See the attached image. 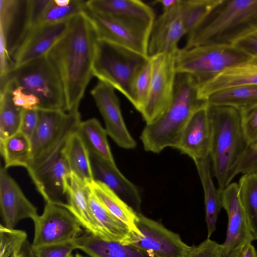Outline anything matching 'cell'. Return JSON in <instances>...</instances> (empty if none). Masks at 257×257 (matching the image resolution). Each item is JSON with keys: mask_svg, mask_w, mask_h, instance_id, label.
I'll use <instances>...</instances> for the list:
<instances>
[{"mask_svg": "<svg viewBox=\"0 0 257 257\" xmlns=\"http://www.w3.org/2000/svg\"><path fill=\"white\" fill-rule=\"evenodd\" d=\"M97 40L94 28L83 12L70 20L65 33L46 54L61 79L68 112L78 110L93 76Z\"/></svg>", "mask_w": 257, "mask_h": 257, "instance_id": "obj_1", "label": "cell"}, {"mask_svg": "<svg viewBox=\"0 0 257 257\" xmlns=\"http://www.w3.org/2000/svg\"><path fill=\"white\" fill-rule=\"evenodd\" d=\"M257 30V0H219L188 34L184 48L207 45H234Z\"/></svg>", "mask_w": 257, "mask_h": 257, "instance_id": "obj_2", "label": "cell"}, {"mask_svg": "<svg viewBox=\"0 0 257 257\" xmlns=\"http://www.w3.org/2000/svg\"><path fill=\"white\" fill-rule=\"evenodd\" d=\"M199 85L191 76L177 74L172 102L156 120L146 124L141 135L145 150L159 153L166 148H176L182 131L193 113L206 104L198 96Z\"/></svg>", "mask_w": 257, "mask_h": 257, "instance_id": "obj_3", "label": "cell"}, {"mask_svg": "<svg viewBox=\"0 0 257 257\" xmlns=\"http://www.w3.org/2000/svg\"><path fill=\"white\" fill-rule=\"evenodd\" d=\"M211 134V166L221 191L229 184L230 174L247 144L236 108L208 104Z\"/></svg>", "mask_w": 257, "mask_h": 257, "instance_id": "obj_4", "label": "cell"}, {"mask_svg": "<svg viewBox=\"0 0 257 257\" xmlns=\"http://www.w3.org/2000/svg\"><path fill=\"white\" fill-rule=\"evenodd\" d=\"M149 58L121 46L97 39L93 76L119 91L133 105L135 79Z\"/></svg>", "mask_w": 257, "mask_h": 257, "instance_id": "obj_5", "label": "cell"}, {"mask_svg": "<svg viewBox=\"0 0 257 257\" xmlns=\"http://www.w3.org/2000/svg\"><path fill=\"white\" fill-rule=\"evenodd\" d=\"M19 87L39 100V109L67 111L63 85L46 55L13 68L1 84Z\"/></svg>", "mask_w": 257, "mask_h": 257, "instance_id": "obj_6", "label": "cell"}, {"mask_svg": "<svg viewBox=\"0 0 257 257\" xmlns=\"http://www.w3.org/2000/svg\"><path fill=\"white\" fill-rule=\"evenodd\" d=\"M37 127L30 139L31 155L26 168L29 175L44 166L62 150L80 122L78 110L38 109Z\"/></svg>", "mask_w": 257, "mask_h": 257, "instance_id": "obj_7", "label": "cell"}, {"mask_svg": "<svg viewBox=\"0 0 257 257\" xmlns=\"http://www.w3.org/2000/svg\"><path fill=\"white\" fill-rule=\"evenodd\" d=\"M251 59L234 45H207L179 49L175 57L177 74L192 76L199 86L227 68Z\"/></svg>", "mask_w": 257, "mask_h": 257, "instance_id": "obj_8", "label": "cell"}, {"mask_svg": "<svg viewBox=\"0 0 257 257\" xmlns=\"http://www.w3.org/2000/svg\"><path fill=\"white\" fill-rule=\"evenodd\" d=\"M136 226L140 234L132 231L128 244L152 257H187L192 246L162 224L138 213Z\"/></svg>", "mask_w": 257, "mask_h": 257, "instance_id": "obj_9", "label": "cell"}, {"mask_svg": "<svg viewBox=\"0 0 257 257\" xmlns=\"http://www.w3.org/2000/svg\"><path fill=\"white\" fill-rule=\"evenodd\" d=\"M175 55L159 54L150 57L152 77L144 106L140 112L146 124L158 119L173 98L177 72Z\"/></svg>", "mask_w": 257, "mask_h": 257, "instance_id": "obj_10", "label": "cell"}, {"mask_svg": "<svg viewBox=\"0 0 257 257\" xmlns=\"http://www.w3.org/2000/svg\"><path fill=\"white\" fill-rule=\"evenodd\" d=\"M34 236L31 247L67 242L82 234V225L67 208L46 202L43 213L33 220Z\"/></svg>", "mask_w": 257, "mask_h": 257, "instance_id": "obj_11", "label": "cell"}, {"mask_svg": "<svg viewBox=\"0 0 257 257\" xmlns=\"http://www.w3.org/2000/svg\"><path fill=\"white\" fill-rule=\"evenodd\" d=\"M71 19L40 24L19 36L9 51L13 68L46 55L65 33Z\"/></svg>", "mask_w": 257, "mask_h": 257, "instance_id": "obj_12", "label": "cell"}, {"mask_svg": "<svg viewBox=\"0 0 257 257\" xmlns=\"http://www.w3.org/2000/svg\"><path fill=\"white\" fill-rule=\"evenodd\" d=\"M84 13L92 24L98 39L149 56L150 35L114 17L92 12L88 8Z\"/></svg>", "mask_w": 257, "mask_h": 257, "instance_id": "obj_13", "label": "cell"}, {"mask_svg": "<svg viewBox=\"0 0 257 257\" xmlns=\"http://www.w3.org/2000/svg\"><path fill=\"white\" fill-rule=\"evenodd\" d=\"M90 93L104 119L107 135L119 147L134 149L136 142L123 120L115 89L99 80Z\"/></svg>", "mask_w": 257, "mask_h": 257, "instance_id": "obj_14", "label": "cell"}, {"mask_svg": "<svg viewBox=\"0 0 257 257\" xmlns=\"http://www.w3.org/2000/svg\"><path fill=\"white\" fill-rule=\"evenodd\" d=\"M220 192L228 218L226 236L222 244L225 257L230 252L255 240L238 194V183H231Z\"/></svg>", "mask_w": 257, "mask_h": 257, "instance_id": "obj_15", "label": "cell"}, {"mask_svg": "<svg viewBox=\"0 0 257 257\" xmlns=\"http://www.w3.org/2000/svg\"><path fill=\"white\" fill-rule=\"evenodd\" d=\"M88 9L121 20L150 35L155 21L153 10L138 0H89Z\"/></svg>", "mask_w": 257, "mask_h": 257, "instance_id": "obj_16", "label": "cell"}, {"mask_svg": "<svg viewBox=\"0 0 257 257\" xmlns=\"http://www.w3.org/2000/svg\"><path fill=\"white\" fill-rule=\"evenodd\" d=\"M71 173L61 150L30 177L46 202L63 207L67 202V189Z\"/></svg>", "mask_w": 257, "mask_h": 257, "instance_id": "obj_17", "label": "cell"}, {"mask_svg": "<svg viewBox=\"0 0 257 257\" xmlns=\"http://www.w3.org/2000/svg\"><path fill=\"white\" fill-rule=\"evenodd\" d=\"M0 207L4 225L9 228H14L24 219L33 220L38 215L37 208L2 167L0 171Z\"/></svg>", "mask_w": 257, "mask_h": 257, "instance_id": "obj_18", "label": "cell"}, {"mask_svg": "<svg viewBox=\"0 0 257 257\" xmlns=\"http://www.w3.org/2000/svg\"><path fill=\"white\" fill-rule=\"evenodd\" d=\"M180 3L174 9L163 12L153 24L149 42V57L159 54L176 55L178 43L186 32L181 18Z\"/></svg>", "mask_w": 257, "mask_h": 257, "instance_id": "obj_19", "label": "cell"}, {"mask_svg": "<svg viewBox=\"0 0 257 257\" xmlns=\"http://www.w3.org/2000/svg\"><path fill=\"white\" fill-rule=\"evenodd\" d=\"M207 107V103L193 113L176 148L194 162L209 156L211 129Z\"/></svg>", "mask_w": 257, "mask_h": 257, "instance_id": "obj_20", "label": "cell"}, {"mask_svg": "<svg viewBox=\"0 0 257 257\" xmlns=\"http://www.w3.org/2000/svg\"><path fill=\"white\" fill-rule=\"evenodd\" d=\"M94 181L101 182L140 213L142 199L137 187L118 169L115 164L90 156Z\"/></svg>", "mask_w": 257, "mask_h": 257, "instance_id": "obj_21", "label": "cell"}, {"mask_svg": "<svg viewBox=\"0 0 257 257\" xmlns=\"http://www.w3.org/2000/svg\"><path fill=\"white\" fill-rule=\"evenodd\" d=\"M257 84V60L250 59L227 68L214 78L199 86V99L207 101L213 93L222 89Z\"/></svg>", "mask_w": 257, "mask_h": 257, "instance_id": "obj_22", "label": "cell"}, {"mask_svg": "<svg viewBox=\"0 0 257 257\" xmlns=\"http://www.w3.org/2000/svg\"><path fill=\"white\" fill-rule=\"evenodd\" d=\"M87 185L71 173L67 189V202L63 207L69 210L86 231L105 239L89 206Z\"/></svg>", "mask_w": 257, "mask_h": 257, "instance_id": "obj_23", "label": "cell"}, {"mask_svg": "<svg viewBox=\"0 0 257 257\" xmlns=\"http://www.w3.org/2000/svg\"><path fill=\"white\" fill-rule=\"evenodd\" d=\"M76 249L91 257H152L130 244L103 239L86 231L75 239Z\"/></svg>", "mask_w": 257, "mask_h": 257, "instance_id": "obj_24", "label": "cell"}, {"mask_svg": "<svg viewBox=\"0 0 257 257\" xmlns=\"http://www.w3.org/2000/svg\"><path fill=\"white\" fill-rule=\"evenodd\" d=\"M194 163L203 187L207 238H210L216 229L218 216L222 207L220 192L215 187L212 179L210 157Z\"/></svg>", "mask_w": 257, "mask_h": 257, "instance_id": "obj_25", "label": "cell"}, {"mask_svg": "<svg viewBox=\"0 0 257 257\" xmlns=\"http://www.w3.org/2000/svg\"><path fill=\"white\" fill-rule=\"evenodd\" d=\"M87 185L109 213L126 225L131 230L140 234L135 224L138 212L103 183L94 180Z\"/></svg>", "mask_w": 257, "mask_h": 257, "instance_id": "obj_26", "label": "cell"}, {"mask_svg": "<svg viewBox=\"0 0 257 257\" xmlns=\"http://www.w3.org/2000/svg\"><path fill=\"white\" fill-rule=\"evenodd\" d=\"M87 187L90 210L103 233L105 239L128 244L132 231L109 213L92 192L88 185Z\"/></svg>", "mask_w": 257, "mask_h": 257, "instance_id": "obj_27", "label": "cell"}, {"mask_svg": "<svg viewBox=\"0 0 257 257\" xmlns=\"http://www.w3.org/2000/svg\"><path fill=\"white\" fill-rule=\"evenodd\" d=\"M76 131L84 142L90 156L115 164L107 141V132L96 118L81 121Z\"/></svg>", "mask_w": 257, "mask_h": 257, "instance_id": "obj_28", "label": "cell"}, {"mask_svg": "<svg viewBox=\"0 0 257 257\" xmlns=\"http://www.w3.org/2000/svg\"><path fill=\"white\" fill-rule=\"evenodd\" d=\"M62 153L71 173L86 184L94 181L89 152L76 131L69 137Z\"/></svg>", "mask_w": 257, "mask_h": 257, "instance_id": "obj_29", "label": "cell"}, {"mask_svg": "<svg viewBox=\"0 0 257 257\" xmlns=\"http://www.w3.org/2000/svg\"><path fill=\"white\" fill-rule=\"evenodd\" d=\"M208 104L231 106L239 111L257 105V84L228 88L216 92L207 99Z\"/></svg>", "mask_w": 257, "mask_h": 257, "instance_id": "obj_30", "label": "cell"}, {"mask_svg": "<svg viewBox=\"0 0 257 257\" xmlns=\"http://www.w3.org/2000/svg\"><path fill=\"white\" fill-rule=\"evenodd\" d=\"M4 168L21 166L27 168L31 160L30 139L20 131L0 141Z\"/></svg>", "mask_w": 257, "mask_h": 257, "instance_id": "obj_31", "label": "cell"}, {"mask_svg": "<svg viewBox=\"0 0 257 257\" xmlns=\"http://www.w3.org/2000/svg\"><path fill=\"white\" fill-rule=\"evenodd\" d=\"M23 110L14 103L11 90L1 88L0 141L19 132Z\"/></svg>", "mask_w": 257, "mask_h": 257, "instance_id": "obj_32", "label": "cell"}, {"mask_svg": "<svg viewBox=\"0 0 257 257\" xmlns=\"http://www.w3.org/2000/svg\"><path fill=\"white\" fill-rule=\"evenodd\" d=\"M238 186L240 202L255 240H257V172L243 174Z\"/></svg>", "mask_w": 257, "mask_h": 257, "instance_id": "obj_33", "label": "cell"}, {"mask_svg": "<svg viewBox=\"0 0 257 257\" xmlns=\"http://www.w3.org/2000/svg\"><path fill=\"white\" fill-rule=\"evenodd\" d=\"M219 0H181L180 11L187 35L205 18Z\"/></svg>", "mask_w": 257, "mask_h": 257, "instance_id": "obj_34", "label": "cell"}, {"mask_svg": "<svg viewBox=\"0 0 257 257\" xmlns=\"http://www.w3.org/2000/svg\"><path fill=\"white\" fill-rule=\"evenodd\" d=\"M86 2L82 0H72L68 5L60 7L55 4L54 0H51L39 24L69 20L86 10Z\"/></svg>", "mask_w": 257, "mask_h": 257, "instance_id": "obj_35", "label": "cell"}, {"mask_svg": "<svg viewBox=\"0 0 257 257\" xmlns=\"http://www.w3.org/2000/svg\"><path fill=\"white\" fill-rule=\"evenodd\" d=\"M0 257H16L21 253L27 240V234L22 230L0 225Z\"/></svg>", "mask_w": 257, "mask_h": 257, "instance_id": "obj_36", "label": "cell"}, {"mask_svg": "<svg viewBox=\"0 0 257 257\" xmlns=\"http://www.w3.org/2000/svg\"><path fill=\"white\" fill-rule=\"evenodd\" d=\"M152 77L150 58L137 75L133 84L134 104L133 106L140 112L147 99Z\"/></svg>", "mask_w": 257, "mask_h": 257, "instance_id": "obj_37", "label": "cell"}, {"mask_svg": "<svg viewBox=\"0 0 257 257\" xmlns=\"http://www.w3.org/2000/svg\"><path fill=\"white\" fill-rule=\"evenodd\" d=\"M51 0L25 1V18L19 36L39 24Z\"/></svg>", "mask_w": 257, "mask_h": 257, "instance_id": "obj_38", "label": "cell"}, {"mask_svg": "<svg viewBox=\"0 0 257 257\" xmlns=\"http://www.w3.org/2000/svg\"><path fill=\"white\" fill-rule=\"evenodd\" d=\"M256 172L257 142L247 146L230 174L229 184L240 173L246 174Z\"/></svg>", "mask_w": 257, "mask_h": 257, "instance_id": "obj_39", "label": "cell"}, {"mask_svg": "<svg viewBox=\"0 0 257 257\" xmlns=\"http://www.w3.org/2000/svg\"><path fill=\"white\" fill-rule=\"evenodd\" d=\"M24 1H0V32L8 37Z\"/></svg>", "mask_w": 257, "mask_h": 257, "instance_id": "obj_40", "label": "cell"}, {"mask_svg": "<svg viewBox=\"0 0 257 257\" xmlns=\"http://www.w3.org/2000/svg\"><path fill=\"white\" fill-rule=\"evenodd\" d=\"M31 248L35 257H68L76 249V246L74 240L64 243Z\"/></svg>", "mask_w": 257, "mask_h": 257, "instance_id": "obj_41", "label": "cell"}, {"mask_svg": "<svg viewBox=\"0 0 257 257\" xmlns=\"http://www.w3.org/2000/svg\"><path fill=\"white\" fill-rule=\"evenodd\" d=\"M241 125L247 145L257 142V105L240 111Z\"/></svg>", "mask_w": 257, "mask_h": 257, "instance_id": "obj_42", "label": "cell"}, {"mask_svg": "<svg viewBox=\"0 0 257 257\" xmlns=\"http://www.w3.org/2000/svg\"><path fill=\"white\" fill-rule=\"evenodd\" d=\"M7 87L11 91L15 105L23 109H39L40 102L34 95L25 92L19 87L5 83L1 84V88Z\"/></svg>", "mask_w": 257, "mask_h": 257, "instance_id": "obj_43", "label": "cell"}, {"mask_svg": "<svg viewBox=\"0 0 257 257\" xmlns=\"http://www.w3.org/2000/svg\"><path fill=\"white\" fill-rule=\"evenodd\" d=\"M187 257H224L223 246L207 238L199 245H193Z\"/></svg>", "mask_w": 257, "mask_h": 257, "instance_id": "obj_44", "label": "cell"}, {"mask_svg": "<svg viewBox=\"0 0 257 257\" xmlns=\"http://www.w3.org/2000/svg\"><path fill=\"white\" fill-rule=\"evenodd\" d=\"M38 118V109H23L19 131L30 139L37 127Z\"/></svg>", "mask_w": 257, "mask_h": 257, "instance_id": "obj_45", "label": "cell"}, {"mask_svg": "<svg viewBox=\"0 0 257 257\" xmlns=\"http://www.w3.org/2000/svg\"><path fill=\"white\" fill-rule=\"evenodd\" d=\"M234 45L257 60V30L239 39Z\"/></svg>", "mask_w": 257, "mask_h": 257, "instance_id": "obj_46", "label": "cell"}, {"mask_svg": "<svg viewBox=\"0 0 257 257\" xmlns=\"http://www.w3.org/2000/svg\"><path fill=\"white\" fill-rule=\"evenodd\" d=\"M225 257H257V251L251 243L237 247Z\"/></svg>", "mask_w": 257, "mask_h": 257, "instance_id": "obj_47", "label": "cell"}, {"mask_svg": "<svg viewBox=\"0 0 257 257\" xmlns=\"http://www.w3.org/2000/svg\"><path fill=\"white\" fill-rule=\"evenodd\" d=\"M180 1L181 0H157L153 3L160 5L163 9V12H166L174 9Z\"/></svg>", "mask_w": 257, "mask_h": 257, "instance_id": "obj_48", "label": "cell"}, {"mask_svg": "<svg viewBox=\"0 0 257 257\" xmlns=\"http://www.w3.org/2000/svg\"><path fill=\"white\" fill-rule=\"evenodd\" d=\"M21 253L23 257H35L32 250L31 245L28 240L25 243Z\"/></svg>", "mask_w": 257, "mask_h": 257, "instance_id": "obj_49", "label": "cell"}, {"mask_svg": "<svg viewBox=\"0 0 257 257\" xmlns=\"http://www.w3.org/2000/svg\"><path fill=\"white\" fill-rule=\"evenodd\" d=\"M72 0H54L55 4L60 7H64L70 4Z\"/></svg>", "mask_w": 257, "mask_h": 257, "instance_id": "obj_50", "label": "cell"}, {"mask_svg": "<svg viewBox=\"0 0 257 257\" xmlns=\"http://www.w3.org/2000/svg\"><path fill=\"white\" fill-rule=\"evenodd\" d=\"M68 257H80L79 256V253H75V254H73V253H71V254H70Z\"/></svg>", "mask_w": 257, "mask_h": 257, "instance_id": "obj_51", "label": "cell"}, {"mask_svg": "<svg viewBox=\"0 0 257 257\" xmlns=\"http://www.w3.org/2000/svg\"><path fill=\"white\" fill-rule=\"evenodd\" d=\"M16 257H23V256H22L21 253H20L19 254L17 255Z\"/></svg>", "mask_w": 257, "mask_h": 257, "instance_id": "obj_52", "label": "cell"}, {"mask_svg": "<svg viewBox=\"0 0 257 257\" xmlns=\"http://www.w3.org/2000/svg\"><path fill=\"white\" fill-rule=\"evenodd\" d=\"M79 256L80 257H87V256H83V255H82V254H79Z\"/></svg>", "mask_w": 257, "mask_h": 257, "instance_id": "obj_53", "label": "cell"}]
</instances>
